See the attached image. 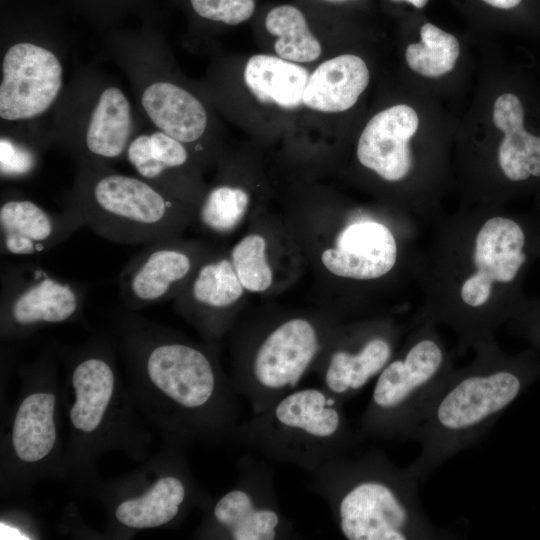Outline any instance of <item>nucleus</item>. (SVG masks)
<instances>
[{
	"instance_id": "f257e3e1",
	"label": "nucleus",
	"mask_w": 540,
	"mask_h": 540,
	"mask_svg": "<svg viewBox=\"0 0 540 540\" xmlns=\"http://www.w3.org/2000/svg\"><path fill=\"white\" fill-rule=\"evenodd\" d=\"M128 388L171 444L232 442L240 424V396L221 365L217 344L134 314L119 321Z\"/></svg>"
},
{
	"instance_id": "f03ea898",
	"label": "nucleus",
	"mask_w": 540,
	"mask_h": 540,
	"mask_svg": "<svg viewBox=\"0 0 540 540\" xmlns=\"http://www.w3.org/2000/svg\"><path fill=\"white\" fill-rule=\"evenodd\" d=\"M281 188V212L321 294L318 304L331 307L343 285L376 281L392 272L398 245L385 222L344 209L326 179L294 181Z\"/></svg>"
},
{
	"instance_id": "7ed1b4c3",
	"label": "nucleus",
	"mask_w": 540,
	"mask_h": 540,
	"mask_svg": "<svg viewBox=\"0 0 540 540\" xmlns=\"http://www.w3.org/2000/svg\"><path fill=\"white\" fill-rule=\"evenodd\" d=\"M311 67L263 51L217 54L198 82L222 119L265 149L283 174L296 157Z\"/></svg>"
},
{
	"instance_id": "20e7f679",
	"label": "nucleus",
	"mask_w": 540,
	"mask_h": 540,
	"mask_svg": "<svg viewBox=\"0 0 540 540\" xmlns=\"http://www.w3.org/2000/svg\"><path fill=\"white\" fill-rule=\"evenodd\" d=\"M346 316L329 306L243 312L230 335L231 380L252 413L300 387Z\"/></svg>"
},
{
	"instance_id": "39448f33",
	"label": "nucleus",
	"mask_w": 540,
	"mask_h": 540,
	"mask_svg": "<svg viewBox=\"0 0 540 540\" xmlns=\"http://www.w3.org/2000/svg\"><path fill=\"white\" fill-rule=\"evenodd\" d=\"M418 481L380 449L358 457L331 459L311 472L309 489L328 505L348 540H433L454 538L426 516Z\"/></svg>"
},
{
	"instance_id": "423d86ee",
	"label": "nucleus",
	"mask_w": 540,
	"mask_h": 540,
	"mask_svg": "<svg viewBox=\"0 0 540 540\" xmlns=\"http://www.w3.org/2000/svg\"><path fill=\"white\" fill-rule=\"evenodd\" d=\"M105 48L124 72L141 117L186 145L206 172L227 147L221 116L198 80L186 76L154 31L113 33Z\"/></svg>"
},
{
	"instance_id": "0eeeda50",
	"label": "nucleus",
	"mask_w": 540,
	"mask_h": 540,
	"mask_svg": "<svg viewBox=\"0 0 540 540\" xmlns=\"http://www.w3.org/2000/svg\"><path fill=\"white\" fill-rule=\"evenodd\" d=\"M538 378L540 362L529 355L483 357L452 371L417 430L421 450L408 469L420 480L477 443Z\"/></svg>"
},
{
	"instance_id": "6e6552de",
	"label": "nucleus",
	"mask_w": 540,
	"mask_h": 540,
	"mask_svg": "<svg viewBox=\"0 0 540 540\" xmlns=\"http://www.w3.org/2000/svg\"><path fill=\"white\" fill-rule=\"evenodd\" d=\"M62 400L69 428L63 472L88 482L103 453L122 448L140 455L147 435L137 422V406L120 379L107 342L93 340L73 355Z\"/></svg>"
},
{
	"instance_id": "1a4fd4ad",
	"label": "nucleus",
	"mask_w": 540,
	"mask_h": 540,
	"mask_svg": "<svg viewBox=\"0 0 540 540\" xmlns=\"http://www.w3.org/2000/svg\"><path fill=\"white\" fill-rule=\"evenodd\" d=\"M71 205L98 236L114 243L146 245L182 236L194 212L137 175L110 165L76 164Z\"/></svg>"
},
{
	"instance_id": "9d476101",
	"label": "nucleus",
	"mask_w": 540,
	"mask_h": 540,
	"mask_svg": "<svg viewBox=\"0 0 540 540\" xmlns=\"http://www.w3.org/2000/svg\"><path fill=\"white\" fill-rule=\"evenodd\" d=\"M344 403L321 385L298 387L240 422L234 442L311 473L358 441Z\"/></svg>"
},
{
	"instance_id": "9b49d317",
	"label": "nucleus",
	"mask_w": 540,
	"mask_h": 540,
	"mask_svg": "<svg viewBox=\"0 0 540 540\" xmlns=\"http://www.w3.org/2000/svg\"><path fill=\"white\" fill-rule=\"evenodd\" d=\"M140 132L139 117L125 90L105 72L78 68L51 113L49 133L79 163L110 165L125 158Z\"/></svg>"
},
{
	"instance_id": "f8f14e48",
	"label": "nucleus",
	"mask_w": 540,
	"mask_h": 540,
	"mask_svg": "<svg viewBox=\"0 0 540 540\" xmlns=\"http://www.w3.org/2000/svg\"><path fill=\"white\" fill-rule=\"evenodd\" d=\"M452 369L439 342L429 335L412 341L377 376L360 417L358 441L414 439Z\"/></svg>"
},
{
	"instance_id": "ddd939ff",
	"label": "nucleus",
	"mask_w": 540,
	"mask_h": 540,
	"mask_svg": "<svg viewBox=\"0 0 540 540\" xmlns=\"http://www.w3.org/2000/svg\"><path fill=\"white\" fill-rule=\"evenodd\" d=\"M370 80L366 60L351 51H341L311 67L302 96L293 175L320 178L333 170L339 120L355 108Z\"/></svg>"
},
{
	"instance_id": "4468645a",
	"label": "nucleus",
	"mask_w": 540,
	"mask_h": 540,
	"mask_svg": "<svg viewBox=\"0 0 540 540\" xmlns=\"http://www.w3.org/2000/svg\"><path fill=\"white\" fill-rule=\"evenodd\" d=\"M24 382L2 446V480L11 488L62 469V396L51 353L41 355L25 369Z\"/></svg>"
},
{
	"instance_id": "2eb2a0df",
	"label": "nucleus",
	"mask_w": 540,
	"mask_h": 540,
	"mask_svg": "<svg viewBox=\"0 0 540 540\" xmlns=\"http://www.w3.org/2000/svg\"><path fill=\"white\" fill-rule=\"evenodd\" d=\"M1 125H37L60 98L65 83V45L53 34L2 33Z\"/></svg>"
},
{
	"instance_id": "dca6fc26",
	"label": "nucleus",
	"mask_w": 540,
	"mask_h": 540,
	"mask_svg": "<svg viewBox=\"0 0 540 540\" xmlns=\"http://www.w3.org/2000/svg\"><path fill=\"white\" fill-rule=\"evenodd\" d=\"M181 446L169 443L157 460L106 492L111 526L121 533L177 525L209 496L194 479Z\"/></svg>"
},
{
	"instance_id": "f3484780",
	"label": "nucleus",
	"mask_w": 540,
	"mask_h": 540,
	"mask_svg": "<svg viewBox=\"0 0 540 540\" xmlns=\"http://www.w3.org/2000/svg\"><path fill=\"white\" fill-rule=\"evenodd\" d=\"M214 169L193 224L205 234L222 239L270 208L278 187L267 151L250 139L228 144Z\"/></svg>"
},
{
	"instance_id": "a211bd4d",
	"label": "nucleus",
	"mask_w": 540,
	"mask_h": 540,
	"mask_svg": "<svg viewBox=\"0 0 540 540\" xmlns=\"http://www.w3.org/2000/svg\"><path fill=\"white\" fill-rule=\"evenodd\" d=\"M237 480L217 498L209 496L197 538L222 540H292L302 536L280 507L274 469L247 453L237 460Z\"/></svg>"
},
{
	"instance_id": "6ab92c4d",
	"label": "nucleus",
	"mask_w": 540,
	"mask_h": 540,
	"mask_svg": "<svg viewBox=\"0 0 540 540\" xmlns=\"http://www.w3.org/2000/svg\"><path fill=\"white\" fill-rule=\"evenodd\" d=\"M0 294L2 340L21 339L39 329L75 320L85 296L83 286L34 263L2 266Z\"/></svg>"
},
{
	"instance_id": "aec40b11",
	"label": "nucleus",
	"mask_w": 540,
	"mask_h": 540,
	"mask_svg": "<svg viewBox=\"0 0 540 540\" xmlns=\"http://www.w3.org/2000/svg\"><path fill=\"white\" fill-rule=\"evenodd\" d=\"M234 271L249 294L276 296L306 270L302 249L282 212L266 209L228 249Z\"/></svg>"
},
{
	"instance_id": "412c9836",
	"label": "nucleus",
	"mask_w": 540,
	"mask_h": 540,
	"mask_svg": "<svg viewBox=\"0 0 540 540\" xmlns=\"http://www.w3.org/2000/svg\"><path fill=\"white\" fill-rule=\"evenodd\" d=\"M215 248L216 245L205 240L182 236L146 244L119 274L123 303L136 311L174 300Z\"/></svg>"
},
{
	"instance_id": "4be33fe9",
	"label": "nucleus",
	"mask_w": 540,
	"mask_h": 540,
	"mask_svg": "<svg viewBox=\"0 0 540 540\" xmlns=\"http://www.w3.org/2000/svg\"><path fill=\"white\" fill-rule=\"evenodd\" d=\"M395 330L385 321L343 322L314 372L320 385L346 402L377 378L394 356Z\"/></svg>"
},
{
	"instance_id": "5701e85b",
	"label": "nucleus",
	"mask_w": 540,
	"mask_h": 540,
	"mask_svg": "<svg viewBox=\"0 0 540 540\" xmlns=\"http://www.w3.org/2000/svg\"><path fill=\"white\" fill-rule=\"evenodd\" d=\"M248 295L228 249L216 246L174 299V307L204 341L218 344L245 311Z\"/></svg>"
},
{
	"instance_id": "b1692460",
	"label": "nucleus",
	"mask_w": 540,
	"mask_h": 540,
	"mask_svg": "<svg viewBox=\"0 0 540 540\" xmlns=\"http://www.w3.org/2000/svg\"><path fill=\"white\" fill-rule=\"evenodd\" d=\"M125 159L136 175L194 212L207 184L204 169L189 148L157 130L139 132L131 140Z\"/></svg>"
},
{
	"instance_id": "393cba45",
	"label": "nucleus",
	"mask_w": 540,
	"mask_h": 540,
	"mask_svg": "<svg viewBox=\"0 0 540 540\" xmlns=\"http://www.w3.org/2000/svg\"><path fill=\"white\" fill-rule=\"evenodd\" d=\"M528 236L514 219L496 216L478 231L473 252L476 271L461 287L463 303L473 309L486 305L494 283L509 284L528 260Z\"/></svg>"
},
{
	"instance_id": "a878e982",
	"label": "nucleus",
	"mask_w": 540,
	"mask_h": 540,
	"mask_svg": "<svg viewBox=\"0 0 540 540\" xmlns=\"http://www.w3.org/2000/svg\"><path fill=\"white\" fill-rule=\"evenodd\" d=\"M84 226L68 203L63 211H49L17 191L2 192L0 250L2 255L32 256L45 253Z\"/></svg>"
},
{
	"instance_id": "bb28decb",
	"label": "nucleus",
	"mask_w": 540,
	"mask_h": 540,
	"mask_svg": "<svg viewBox=\"0 0 540 540\" xmlns=\"http://www.w3.org/2000/svg\"><path fill=\"white\" fill-rule=\"evenodd\" d=\"M418 125L416 111L406 104H395L374 113L356 140L357 163L384 182L402 181L412 169L409 142Z\"/></svg>"
},
{
	"instance_id": "cd10ccee",
	"label": "nucleus",
	"mask_w": 540,
	"mask_h": 540,
	"mask_svg": "<svg viewBox=\"0 0 540 540\" xmlns=\"http://www.w3.org/2000/svg\"><path fill=\"white\" fill-rule=\"evenodd\" d=\"M257 45L260 51L305 66L344 51L338 49V43L327 31L315 26L306 12L294 4H280L265 13Z\"/></svg>"
},
{
	"instance_id": "c85d7f7f",
	"label": "nucleus",
	"mask_w": 540,
	"mask_h": 540,
	"mask_svg": "<svg viewBox=\"0 0 540 540\" xmlns=\"http://www.w3.org/2000/svg\"><path fill=\"white\" fill-rule=\"evenodd\" d=\"M493 123L502 131L498 163L511 181L540 177V137L524 129V108L512 93L500 95L493 108Z\"/></svg>"
},
{
	"instance_id": "c756f323",
	"label": "nucleus",
	"mask_w": 540,
	"mask_h": 540,
	"mask_svg": "<svg viewBox=\"0 0 540 540\" xmlns=\"http://www.w3.org/2000/svg\"><path fill=\"white\" fill-rule=\"evenodd\" d=\"M51 145L49 128L44 130L38 125H1V180L21 181L29 178Z\"/></svg>"
},
{
	"instance_id": "7c9ffc66",
	"label": "nucleus",
	"mask_w": 540,
	"mask_h": 540,
	"mask_svg": "<svg viewBox=\"0 0 540 540\" xmlns=\"http://www.w3.org/2000/svg\"><path fill=\"white\" fill-rule=\"evenodd\" d=\"M420 42L411 43L405 51L407 65L414 72L437 78L452 71L460 55V45L455 36L432 23L420 28Z\"/></svg>"
},
{
	"instance_id": "2f4dec72",
	"label": "nucleus",
	"mask_w": 540,
	"mask_h": 540,
	"mask_svg": "<svg viewBox=\"0 0 540 540\" xmlns=\"http://www.w3.org/2000/svg\"><path fill=\"white\" fill-rule=\"evenodd\" d=\"M194 14L210 23L233 27L249 21L255 14V0H188Z\"/></svg>"
},
{
	"instance_id": "473e14b6",
	"label": "nucleus",
	"mask_w": 540,
	"mask_h": 540,
	"mask_svg": "<svg viewBox=\"0 0 540 540\" xmlns=\"http://www.w3.org/2000/svg\"><path fill=\"white\" fill-rule=\"evenodd\" d=\"M524 328L531 340L540 348V314L526 315Z\"/></svg>"
},
{
	"instance_id": "72a5a7b5",
	"label": "nucleus",
	"mask_w": 540,
	"mask_h": 540,
	"mask_svg": "<svg viewBox=\"0 0 540 540\" xmlns=\"http://www.w3.org/2000/svg\"><path fill=\"white\" fill-rule=\"evenodd\" d=\"M491 7L498 9H512L520 4L522 0H482Z\"/></svg>"
},
{
	"instance_id": "f704fd0d",
	"label": "nucleus",
	"mask_w": 540,
	"mask_h": 540,
	"mask_svg": "<svg viewBox=\"0 0 540 540\" xmlns=\"http://www.w3.org/2000/svg\"><path fill=\"white\" fill-rule=\"evenodd\" d=\"M393 2H406L413 5L416 8H423L426 6L429 0H391Z\"/></svg>"
},
{
	"instance_id": "c9c22d12",
	"label": "nucleus",
	"mask_w": 540,
	"mask_h": 540,
	"mask_svg": "<svg viewBox=\"0 0 540 540\" xmlns=\"http://www.w3.org/2000/svg\"><path fill=\"white\" fill-rule=\"evenodd\" d=\"M321 1L328 4H341V3H345L349 1H356V0H321Z\"/></svg>"
}]
</instances>
